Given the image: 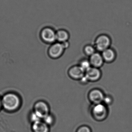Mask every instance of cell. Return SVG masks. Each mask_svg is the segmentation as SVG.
<instances>
[{"instance_id":"obj_1","label":"cell","mask_w":132,"mask_h":132,"mask_svg":"<svg viewBox=\"0 0 132 132\" xmlns=\"http://www.w3.org/2000/svg\"><path fill=\"white\" fill-rule=\"evenodd\" d=\"M2 108L7 111L12 112L17 111L21 105V98L16 93H6L1 98Z\"/></svg>"},{"instance_id":"obj_2","label":"cell","mask_w":132,"mask_h":132,"mask_svg":"<svg viewBox=\"0 0 132 132\" xmlns=\"http://www.w3.org/2000/svg\"><path fill=\"white\" fill-rule=\"evenodd\" d=\"M92 114L95 120L98 121L104 120L108 114L106 105L103 103L94 104L92 109Z\"/></svg>"},{"instance_id":"obj_3","label":"cell","mask_w":132,"mask_h":132,"mask_svg":"<svg viewBox=\"0 0 132 132\" xmlns=\"http://www.w3.org/2000/svg\"><path fill=\"white\" fill-rule=\"evenodd\" d=\"M111 43V38L107 35L102 34L98 36L95 41V48L96 50L102 52L110 48Z\"/></svg>"},{"instance_id":"obj_4","label":"cell","mask_w":132,"mask_h":132,"mask_svg":"<svg viewBox=\"0 0 132 132\" xmlns=\"http://www.w3.org/2000/svg\"><path fill=\"white\" fill-rule=\"evenodd\" d=\"M33 111L42 120L43 118L50 114L49 106L45 102L39 101L35 103Z\"/></svg>"},{"instance_id":"obj_5","label":"cell","mask_w":132,"mask_h":132,"mask_svg":"<svg viewBox=\"0 0 132 132\" xmlns=\"http://www.w3.org/2000/svg\"><path fill=\"white\" fill-rule=\"evenodd\" d=\"M56 32L52 28L45 27L41 31L40 37L44 42L53 44L56 41Z\"/></svg>"},{"instance_id":"obj_6","label":"cell","mask_w":132,"mask_h":132,"mask_svg":"<svg viewBox=\"0 0 132 132\" xmlns=\"http://www.w3.org/2000/svg\"><path fill=\"white\" fill-rule=\"evenodd\" d=\"M65 49L62 43L55 42L52 44L48 50V54L52 59H57L62 56Z\"/></svg>"},{"instance_id":"obj_7","label":"cell","mask_w":132,"mask_h":132,"mask_svg":"<svg viewBox=\"0 0 132 132\" xmlns=\"http://www.w3.org/2000/svg\"><path fill=\"white\" fill-rule=\"evenodd\" d=\"M105 96L103 92L98 89H93L88 94L90 101L94 104L103 103Z\"/></svg>"},{"instance_id":"obj_8","label":"cell","mask_w":132,"mask_h":132,"mask_svg":"<svg viewBox=\"0 0 132 132\" xmlns=\"http://www.w3.org/2000/svg\"><path fill=\"white\" fill-rule=\"evenodd\" d=\"M85 75L89 81L95 82L101 77V71L99 68L91 67L86 71Z\"/></svg>"},{"instance_id":"obj_9","label":"cell","mask_w":132,"mask_h":132,"mask_svg":"<svg viewBox=\"0 0 132 132\" xmlns=\"http://www.w3.org/2000/svg\"><path fill=\"white\" fill-rule=\"evenodd\" d=\"M85 72L79 65L71 67L68 71V74L72 79L80 80L84 75Z\"/></svg>"},{"instance_id":"obj_10","label":"cell","mask_w":132,"mask_h":132,"mask_svg":"<svg viewBox=\"0 0 132 132\" xmlns=\"http://www.w3.org/2000/svg\"><path fill=\"white\" fill-rule=\"evenodd\" d=\"M89 60L91 67L98 68L103 66L105 62L102 54L98 52L90 56Z\"/></svg>"},{"instance_id":"obj_11","label":"cell","mask_w":132,"mask_h":132,"mask_svg":"<svg viewBox=\"0 0 132 132\" xmlns=\"http://www.w3.org/2000/svg\"><path fill=\"white\" fill-rule=\"evenodd\" d=\"M49 126L42 120L32 123V130L33 132H49Z\"/></svg>"},{"instance_id":"obj_12","label":"cell","mask_w":132,"mask_h":132,"mask_svg":"<svg viewBox=\"0 0 132 132\" xmlns=\"http://www.w3.org/2000/svg\"><path fill=\"white\" fill-rule=\"evenodd\" d=\"M102 53V55L104 61L106 62H112L116 58V54L115 51L111 48H108Z\"/></svg>"},{"instance_id":"obj_13","label":"cell","mask_w":132,"mask_h":132,"mask_svg":"<svg viewBox=\"0 0 132 132\" xmlns=\"http://www.w3.org/2000/svg\"><path fill=\"white\" fill-rule=\"evenodd\" d=\"M69 37V32L65 29H59L56 32V39L57 42L63 43L67 42Z\"/></svg>"},{"instance_id":"obj_14","label":"cell","mask_w":132,"mask_h":132,"mask_svg":"<svg viewBox=\"0 0 132 132\" xmlns=\"http://www.w3.org/2000/svg\"><path fill=\"white\" fill-rule=\"evenodd\" d=\"M96 50L95 47L91 45H87L84 48V53L90 57L96 52Z\"/></svg>"},{"instance_id":"obj_15","label":"cell","mask_w":132,"mask_h":132,"mask_svg":"<svg viewBox=\"0 0 132 132\" xmlns=\"http://www.w3.org/2000/svg\"><path fill=\"white\" fill-rule=\"evenodd\" d=\"M79 65L84 71L85 72L91 67L89 60L87 59H84L81 60Z\"/></svg>"},{"instance_id":"obj_16","label":"cell","mask_w":132,"mask_h":132,"mask_svg":"<svg viewBox=\"0 0 132 132\" xmlns=\"http://www.w3.org/2000/svg\"><path fill=\"white\" fill-rule=\"evenodd\" d=\"M42 121L49 126L52 125L54 122V118L53 116L50 114L45 116L43 119Z\"/></svg>"},{"instance_id":"obj_17","label":"cell","mask_w":132,"mask_h":132,"mask_svg":"<svg viewBox=\"0 0 132 132\" xmlns=\"http://www.w3.org/2000/svg\"><path fill=\"white\" fill-rule=\"evenodd\" d=\"M113 101L112 97L110 95H106L105 96L103 100V103L105 105H109L112 103Z\"/></svg>"},{"instance_id":"obj_18","label":"cell","mask_w":132,"mask_h":132,"mask_svg":"<svg viewBox=\"0 0 132 132\" xmlns=\"http://www.w3.org/2000/svg\"><path fill=\"white\" fill-rule=\"evenodd\" d=\"M76 132H91L90 129L87 126H81L77 129Z\"/></svg>"},{"instance_id":"obj_19","label":"cell","mask_w":132,"mask_h":132,"mask_svg":"<svg viewBox=\"0 0 132 132\" xmlns=\"http://www.w3.org/2000/svg\"><path fill=\"white\" fill-rule=\"evenodd\" d=\"M80 81L81 83L83 84H87L88 82H89L85 75L80 80Z\"/></svg>"},{"instance_id":"obj_20","label":"cell","mask_w":132,"mask_h":132,"mask_svg":"<svg viewBox=\"0 0 132 132\" xmlns=\"http://www.w3.org/2000/svg\"><path fill=\"white\" fill-rule=\"evenodd\" d=\"M61 43L63 45V46L64 48L65 49V50L66 49L68 48V47L69 46V43L68 41Z\"/></svg>"},{"instance_id":"obj_21","label":"cell","mask_w":132,"mask_h":132,"mask_svg":"<svg viewBox=\"0 0 132 132\" xmlns=\"http://www.w3.org/2000/svg\"><path fill=\"white\" fill-rule=\"evenodd\" d=\"M2 108V104L1 98L0 97V110Z\"/></svg>"}]
</instances>
